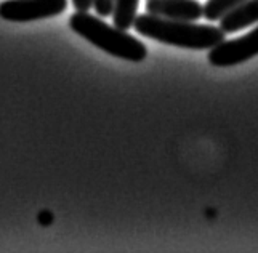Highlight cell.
<instances>
[{
    "instance_id": "obj_9",
    "label": "cell",
    "mask_w": 258,
    "mask_h": 253,
    "mask_svg": "<svg viewBox=\"0 0 258 253\" xmlns=\"http://www.w3.org/2000/svg\"><path fill=\"white\" fill-rule=\"evenodd\" d=\"M93 8L100 16H109L112 15L114 0H93Z\"/></svg>"
},
{
    "instance_id": "obj_5",
    "label": "cell",
    "mask_w": 258,
    "mask_h": 253,
    "mask_svg": "<svg viewBox=\"0 0 258 253\" xmlns=\"http://www.w3.org/2000/svg\"><path fill=\"white\" fill-rule=\"evenodd\" d=\"M148 13L168 20L198 21L204 16V7L198 0H148Z\"/></svg>"
},
{
    "instance_id": "obj_1",
    "label": "cell",
    "mask_w": 258,
    "mask_h": 253,
    "mask_svg": "<svg viewBox=\"0 0 258 253\" xmlns=\"http://www.w3.org/2000/svg\"><path fill=\"white\" fill-rule=\"evenodd\" d=\"M135 31L148 39L173 45L178 48L212 50L225 40V32L212 24H198L194 21L168 20L153 13L137 16Z\"/></svg>"
},
{
    "instance_id": "obj_10",
    "label": "cell",
    "mask_w": 258,
    "mask_h": 253,
    "mask_svg": "<svg viewBox=\"0 0 258 253\" xmlns=\"http://www.w3.org/2000/svg\"><path fill=\"white\" fill-rule=\"evenodd\" d=\"M73 5L77 12H88L93 7V0H73Z\"/></svg>"
},
{
    "instance_id": "obj_8",
    "label": "cell",
    "mask_w": 258,
    "mask_h": 253,
    "mask_svg": "<svg viewBox=\"0 0 258 253\" xmlns=\"http://www.w3.org/2000/svg\"><path fill=\"white\" fill-rule=\"evenodd\" d=\"M245 0H207L204 5V18L210 23L220 21Z\"/></svg>"
},
{
    "instance_id": "obj_7",
    "label": "cell",
    "mask_w": 258,
    "mask_h": 253,
    "mask_svg": "<svg viewBox=\"0 0 258 253\" xmlns=\"http://www.w3.org/2000/svg\"><path fill=\"white\" fill-rule=\"evenodd\" d=\"M140 0H114L112 8V23L119 29L127 31L133 28L137 20V10H138Z\"/></svg>"
},
{
    "instance_id": "obj_4",
    "label": "cell",
    "mask_w": 258,
    "mask_h": 253,
    "mask_svg": "<svg viewBox=\"0 0 258 253\" xmlns=\"http://www.w3.org/2000/svg\"><path fill=\"white\" fill-rule=\"evenodd\" d=\"M258 55V28L239 39L223 40L209 51V61L212 66L228 68L241 65L244 61Z\"/></svg>"
},
{
    "instance_id": "obj_2",
    "label": "cell",
    "mask_w": 258,
    "mask_h": 253,
    "mask_svg": "<svg viewBox=\"0 0 258 253\" xmlns=\"http://www.w3.org/2000/svg\"><path fill=\"white\" fill-rule=\"evenodd\" d=\"M69 26L76 34L93 43L96 48L115 58L141 62L148 56V50L143 42L127 34L123 29H119L117 26L106 24L88 12H76L69 18Z\"/></svg>"
},
{
    "instance_id": "obj_3",
    "label": "cell",
    "mask_w": 258,
    "mask_h": 253,
    "mask_svg": "<svg viewBox=\"0 0 258 253\" xmlns=\"http://www.w3.org/2000/svg\"><path fill=\"white\" fill-rule=\"evenodd\" d=\"M68 0H5L0 4V18L10 23H29L61 15Z\"/></svg>"
},
{
    "instance_id": "obj_6",
    "label": "cell",
    "mask_w": 258,
    "mask_h": 253,
    "mask_svg": "<svg viewBox=\"0 0 258 253\" xmlns=\"http://www.w3.org/2000/svg\"><path fill=\"white\" fill-rule=\"evenodd\" d=\"M255 23H258V0H245L225 18H221L220 29L225 34H234Z\"/></svg>"
}]
</instances>
